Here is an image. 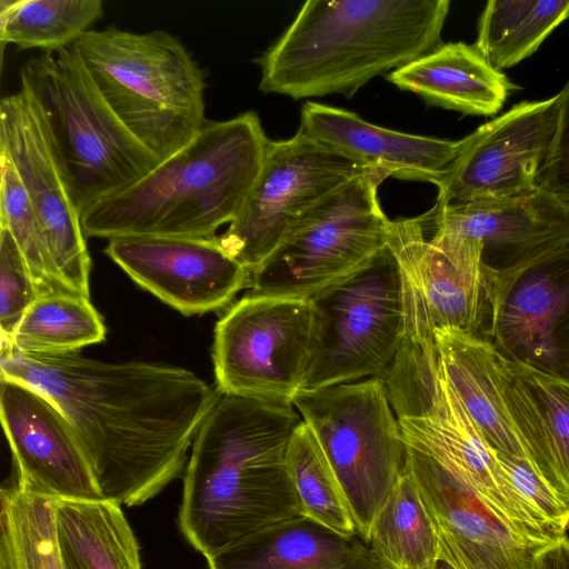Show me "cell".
<instances>
[{
    "label": "cell",
    "mask_w": 569,
    "mask_h": 569,
    "mask_svg": "<svg viewBox=\"0 0 569 569\" xmlns=\"http://www.w3.org/2000/svg\"><path fill=\"white\" fill-rule=\"evenodd\" d=\"M0 569H17L10 539L2 528L0 533Z\"/></svg>",
    "instance_id": "cell-39"
},
{
    "label": "cell",
    "mask_w": 569,
    "mask_h": 569,
    "mask_svg": "<svg viewBox=\"0 0 569 569\" xmlns=\"http://www.w3.org/2000/svg\"><path fill=\"white\" fill-rule=\"evenodd\" d=\"M371 170L301 130L270 140L242 209L218 242L252 272L309 210Z\"/></svg>",
    "instance_id": "cell-12"
},
{
    "label": "cell",
    "mask_w": 569,
    "mask_h": 569,
    "mask_svg": "<svg viewBox=\"0 0 569 569\" xmlns=\"http://www.w3.org/2000/svg\"><path fill=\"white\" fill-rule=\"evenodd\" d=\"M421 218L481 243L488 303L515 274L569 244V203L541 188L510 198L436 202Z\"/></svg>",
    "instance_id": "cell-16"
},
{
    "label": "cell",
    "mask_w": 569,
    "mask_h": 569,
    "mask_svg": "<svg viewBox=\"0 0 569 569\" xmlns=\"http://www.w3.org/2000/svg\"><path fill=\"white\" fill-rule=\"evenodd\" d=\"M299 130L389 177L433 184L467 141L466 137L447 140L386 129L355 112L313 101L302 107Z\"/></svg>",
    "instance_id": "cell-20"
},
{
    "label": "cell",
    "mask_w": 569,
    "mask_h": 569,
    "mask_svg": "<svg viewBox=\"0 0 569 569\" xmlns=\"http://www.w3.org/2000/svg\"><path fill=\"white\" fill-rule=\"evenodd\" d=\"M0 153L13 164L69 290L90 298L91 260L63 170L41 110L24 88L0 101Z\"/></svg>",
    "instance_id": "cell-14"
},
{
    "label": "cell",
    "mask_w": 569,
    "mask_h": 569,
    "mask_svg": "<svg viewBox=\"0 0 569 569\" xmlns=\"http://www.w3.org/2000/svg\"><path fill=\"white\" fill-rule=\"evenodd\" d=\"M0 228L8 229L16 240L29 266L39 297L72 292L63 283L52 261L27 191L13 164L3 153H0Z\"/></svg>",
    "instance_id": "cell-33"
},
{
    "label": "cell",
    "mask_w": 569,
    "mask_h": 569,
    "mask_svg": "<svg viewBox=\"0 0 569 569\" xmlns=\"http://www.w3.org/2000/svg\"><path fill=\"white\" fill-rule=\"evenodd\" d=\"M569 19V0H490L479 21L475 47L497 70L533 54Z\"/></svg>",
    "instance_id": "cell-28"
},
{
    "label": "cell",
    "mask_w": 569,
    "mask_h": 569,
    "mask_svg": "<svg viewBox=\"0 0 569 569\" xmlns=\"http://www.w3.org/2000/svg\"><path fill=\"white\" fill-rule=\"evenodd\" d=\"M269 139L258 114L207 120L198 133L142 179L80 214L86 237L217 238L260 172Z\"/></svg>",
    "instance_id": "cell-4"
},
{
    "label": "cell",
    "mask_w": 569,
    "mask_h": 569,
    "mask_svg": "<svg viewBox=\"0 0 569 569\" xmlns=\"http://www.w3.org/2000/svg\"><path fill=\"white\" fill-rule=\"evenodd\" d=\"M121 505L107 500H53L62 569H142L136 536Z\"/></svg>",
    "instance_id": "cell-25"
},
{
    "label": "cell",
    "mask_w": 569,
    "mask_h": 569,
    "mask_svg": "<svg viewBox=\"0 0 569 569\" xmlns=\"http://www.w3.org/2000/svg\"><path fill=\"white\" fill-rule=\"evenodd\" d=\"M482 337L503 358L569 381V244L493 293Z\"/></svg>",
    "instance_id": "cell-17"
},
{
    "label": "cell",
    "mask_w": 569,
    "mask_h": 569,
    "mask_svg": "<svg viewBox=\"0 0 569 569\" xmlns=\"http://www.w3.org/2000/svg\"><path fill=\"white\" fill-rule=\"evenodd\" d=\"M104 337V323L89 298L70 291L56 292L38 297L28 308L14 332L11 350L61 355L102 342Z\"/></svg>",
    "instance_id": "cell-29"
},
{
    "label": "cell",
    "mask_w": 569,
    "mask_h": 569,
    "mask_svg": "<svg viewBox=\"0 0 569 569\" xmlns=\"http://www.w3.org/2000/svg\"><path fill=\"white\" fill-rule=\"evenodd\" d=\"M73 48L109 108L159 161L207 122L204 72L174 36L90 29Z\"/></svg>",
    "instance_id": "cell-6"
},
{
    "label": "cell",
    "mask_w": 569,
    "mask_h": 569,
    "mask_svg": "<svg viewBox=\"0 0 569 569\" xmlns=\"http://www.w3.org/2000/svg\"><path fill=\"white\" fill-rule=\"evenodd\" d=\"M432 569H456L448 560L439 557Z\"/></svg>",
    "instance_id": "cell-40"
},
{
    "label": "cell",
    "mask_w": 569,
    "mask_h": 569,
    "mask_svg": "<svg viewBox=\"0 0 569 569\" xmlns=\"http://www.w3.org/2000/svg\"><path fill=\"white\" fill-rule=\"evenodd\" d=\"M292 405L313 432L367 542L407 462V447L382 379L300 390Z\"/></svg>",
    "instance_id": "cell-8"
},
{
    "label": "cell",
    "mask_w": 569,
    "mask_h": 569,
    "mask_svg": "<svg viewBox=\"0 0 569 569\" xmlns=\"http://www.w3.org/2000/svg\"><path fill=\"white\" fill-rule=\"evenodd\" d=\"M533 569H569V539L565 536L538 550Z\"/></svg>",
    "instance_id": "cell-38"
},
{
    "label": "cell",
    "mask_w": 569,
    "mask_h": 569,
    "mask_svg": "<svg viewBox=\"0 0 569 569\" xmlns=\"http://www.w3.org/2000/svg\"><path fill=\"white\" fill-rule=\"evenodd\" d=\"M287 467L303 516L345 537L358 533L340 483L303 421L289 441Z\"/></svg>",
    "instance_id": "cell-31"
},
{
    "label": "cell",
    "mask_w": 569,
    "mask_h": 569,
    "mask_svg": "<svg viewBox=\"0 0 569 569\" xmlns=\"http://www.w3.org/2000/svg\"><path fill=\"white\" fill-rule=\"evenodd\" d=\"M559 112V94L522 101L468 134L436 184L437 203L518 197L538 189Z\"/></svg>",
    "instance_id": "cell-15"
},
{
    "label": "cell",
    "mask_w": 569,
    "mask_h": 569,
    "mask_svg": "<svg viewBox=\"0 0 569 569\" xmlns=\"http://www.w3.org/2000/svg\"><path fill=\"white\" fill-rule=\"evenodd\" d=\"M440 557L456 569H533L536 552L526 548L482 545L437 528Z\"/></svg>",
    "instance_id": "cell-35"
},
{
    "label": "cell",
    "mask_w": 569,
    "mask_h": 569,
    "mask_svg": "<svg viewBox=\"0 0 569 569\" xmlns=\"http://www.w3.org/2000/svg\"><path fill=\"white\" fill-rule=\"evenodd\" d=\"M381 379L406 446L462 481L531 551L565 537L512 483L451 386L436 342L403 340Z\"/></svg>",
    "instance_id": "cell-5"
},
{
    "label": "cell",
    "mask_w": 569,
    "mask_h": 569,
    "mask_svg": "<svg viewBox=\"0 0 569 569\" xmlns=\"http://www.w3.org/2000/svg\"><path fill=\"white\" fill-rule=\"evenodd\" d=\"M406 447V467L437 528L482 545L528 549L495 519L462 481L433 458Z\"/></svg>",
    "instance_id": "cell-27"
},
{
    "label": "cell",
    "mask_w": 569,
    "mask_h": 569,
    "mask_svg": "<svg viewBox=\"0 0 569 569\" xmlns=\"http://www.w3.org/2000/svg\"><path fill=\"white\" fill-rule=\"evenodd\" d=\"M517 490L559 533L566 536L569 525V505L560 499L522 460L496 450Z\"/></svg>",
    "instance_id": "cell-36"
},
{
    "label": "cell",
    "mask_w": 569,
    "mask_h": 569,
    "mask_svg": "<svg viewBox=\"0 0 569 569\" xmlns=\"http://www.w3.org/2000/svg\"><path fill=\"white\" fill-rule=\"evenodd\" d=\"M302 422L291 403L221 395L192 443L179 527L209 558L303 516L287 467Z\"/></svg>",
    "instance_id": "cell-2"
},
{
    "label": "cell",
    "mask_w": 569,
    "mask_h": 569,
    "mask_svg": "<svg viewBox=\"0 0 569 569\" xmlns=\"http://www.w3.org/2000/svg\"><path fill=\"white\" fill-rule=\"evenodd\" d=\"M419 218L390 220L387 247L400 270L405 336L435 338L438 328L483 335L488 290L481 243L423 224Z\"/></svg>",
    "instance_id": "cell-13"
},
{
    "label": "cell",
    "mask_w": 569,
    "mask_h": 569,
    "mask_svg": "<svg viewBox=\"0 0 569 569\" xmlns=\"http://www.w3.org/2000/svg\"><path fill=\"white\" fill-rule=\"evenodd\" d=\"M209 569H383L357 533L341 536L300 516L209 558Z\"/></svg>",
    "instance_id": "cell-22"
},
{
    "label": "cell",
    "mask_w": 569,
    "mask_h": 569,
    "mask_svg": "<svg viewBox=\"0 0 569 569\" xmlns=\"http://www.w3.org/2000/svg\"><path fill=\"white\" fill-rule=\"evenodd\" d=\"M558 94L556 131L538 187L569 203V79Z\"/></svg>",
    "instance_id": "cell-37"
},
{
    "label": "cell",
    "mask_w": 569,
    "mask_h": 569,
    "mask_svg": "<svg viewBox=\"0 0 569 569\" xmlns=\"http://www.w3.org/2000/svg\"><path fill=\"white\" fill-rule=\"evenodd\" d=\"M387 80L430 104L473 116L498 113L518 89L475 44L465 42L442 43L389 72Z\"/></svg>",
    "instance_id": "cell-23"
},
{
    "label": "cell",
    "mask_w": 569,
    "mask_h": 569,
    "mask_svg": "<svg viewBox=\"0 0 569 569\" xmlns=\"http://www.w3.org/2000/svg\"><path fill=\"white\" fill-rule=\"evenodd\" d=\"M499 383L527 463L569 505V381L500 355Z\"/></svg>",
    "instance_id": "cell-21"
},
{
    "label": "cell",
    "mask_w": 569,
    "mask_h": 569,
    "mask_svg": "<svg viewBox=\"0 0 569 569\" xmlns=\"http://www.w3.org/2000/svg\"><path fill=\"white\" fill-rule=\"evenodd\" d=\"M0 528L11 542L17 569H62L56 541L53 500L16 482L1 489Z\"/></svg>",
    "instance_id": "cell-32"
},
{
    "label": "cell",
    "mask_w": 569,
    "mask_h": 569,
    "mask_svg": "<svg viewBox=\"0 0 569 569\" xmlns=\"http://www.w3.org/2000/svg\"><path fill=\"white\" fill-rule=\"evenodd\" d=\"M0 417L19 487L52 500L103 499L72 426L43 392L0 377Z\"/></svg>",
    "instance_id": "cell-19"
},
{
    "label": "cell",
    "mask_w": 569,
    "mask_h": 569,
    "mask_svg": "<svg viewBox=\"0 0 569 569\" xmlns=\"http://www.w3.org/2000/svg\"><path fill=\"white\" fill-rule=\"evenodd\" d=\"M383 569H432L437 527L407 467L377 513L367 540Z\"/></svg>",
    "instance_id": "cell-26"
},
{
    "label": "cell",
    "mask_w": 569,
    "mask_h": 569,
    "mask_svg": "<svg viewBox=\"0 0 569 569\" xmlns=\"http://www.w3.org/2000/svg\"><path fill=\"white\" fill-rule=\"evenodd\" d=\"M103 14L101 0H1L0 42L43 51L73 44Z\"/></svg>",
    "instance_id": "cell-30"
},
{
    "label": "cell",
    "mask_w": 569,
    "mask_h": 569,
    "mask_svg": "<svg viewBox=\"0 0 569 569\" xmlns=\"http://www.w3.org/2000/svg\"><path fill=\"white\" fill-rule=\"evenodd\" d=\"M0 377L49 397L72 426L103 499L136 506L157 496L221 393L190 370L104 362L79 351H1Z\"/></svg>",
    "instance_id": "cell-1"
},
{
    "label": "cell",
    "mask_w": 569,
    "mask_h": 569,
    "mask_svg": "<svg viewBox=\"0 0 569 569\" xmlns=\"http://www.w3.org/2000/svg\"><path fill=\"white\" fill-rule=\"evenodd\" d=\"M311 343L308 299L248 292L216 325V388L221 395L292 405L303 385Z\"/></svg>",
    "instance_id": "cell-11"
},
{
    "label": "cell",
    "mask_w": 569,
    "mask_h": 569,
    "mask_svg": "<svg viewBox=\"0 0 569 569\" xmlns=\"http://www.w3.org/2000/svg\"><path fill=\"white\" fill-rule=\"evenodd\" d=\"M448 0H309L258 59L259 89L293 99L351 98L441 42Z\"/></svg>",
    "instance_id": "cell-3"
},
{
    "label": "cell",
    "mask_w": 569,
    "mask_h": 569,
    "mask_svg": "<svg viewBox=\"0 0 569 569\" xmlns=\"http://www.w3.org/2000/svg\"><path fill=\"white\" fill-rule=\"evenodd\" d=\"M20 80L41 110L80 214L159 164L103 100L73 44L29 59Z\"/></svg>",
    "instance_id": "cell-7"
},
{
    "label": "cell",
    "mask_w": 569,
    "mask_h": 569,
    "mask_svg": "<svg viewBox=\"0 0 569 569\" xmlns=\"http://www.w3.org/2000/svg\"><path fill=\"white\" fill-rule=\"evenodd\" d=\"M308 300L312 343L301 390L381 378L405 336L402 282L391 250Z\"/></svg>",
    "instance_id": "cell-9"
},
{
    "label": "cell",
    "mask_w": 569,
    "mask_h": 569,
    "mask_svg": "<svg viewBox=\"0 0 569 569\" xmlns=\"http://www.w3.org/2000/svg\"><path fill=\"white\" fill-rule=\"evenodd\" d=\"M104 252L140 287L184 316L221 310L251 287V272L217 238L126 236L109 239Z\"/></svg>",
    "instance_id": "cell-18"
},
{
    "label": "cell",
    "mask_w": 569,
    "mask_h": 569,
    "mask_svg": "<svg viewBox=\"0 0 569 569\" xmlns=\"http://www.w3.org/2000/svg\"><path fill=\"white\" fill-rule=\"evenodd\" d=\"M388 177L371 170L309 210L251 272L249 292L308 299L368 263L387 247L378 188Z\"/></svg>",
    "instance_id": "cell-10"
},
{
    "label": "cell",
    "mask_w": 569,
    "mask_h": 569,
    "mask_svg": "<svg viewBox=\"0 0 569 569\" xmlns=\"http://www.w3.org/2000/svg\"><path fill=\"white\" fill-rule=\"evenodd\" d=\"M435 339L451 386L488 443L527 462L505 408L499 383L500 355L493 345L455 328L436 329Z\"/></svg>",
    "instance_id": "cell-24"
},
{
    "label": "cell",
    "mask_w": 569,
    "mask_h": 569,
    "mask_svg": "<svg viewBox=\"0 0 569 569\" xmlns=\"http://www.w3.org/2000/svg\"><path fill=\"white\" fill-rule=\"evenodd\" d=\"M39 297L29 266L8 229L0 228L1 351L12 348L14 332Z\"/></svg>",
    "instance_id": "cell-34"
}]
</instances>
